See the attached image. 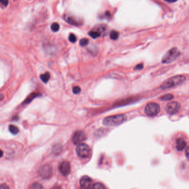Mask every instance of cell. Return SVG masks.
<instances>
[{"instance_id":"cell-1","label":"cell","mask_w":189,"mask_h":189,"mask_svg":"<svg viewBox=\"0 0 189 189\" xmlns=\"http://www.w3.org/2000/svg\"><path fill=\"white\" fill-rule=\"evenodd\" d=\"M186 80V77L184 75H177L168 79L163 83L160 86L162 90H167L179 86Z\"/></svg>"},{"instance_id":"cell-2","label":"cell","mask_w":189,"mask_h":189,"mask_svg":"<svg viewBox=\"0 0 189 189\" xmlns=\"http://www.w3.org/2000/svg\"><path fill=\"white\" fill-rule=\"evenodd\" d=\"M126 120H127V117L124 114H116V115L105 118L103 121V123L105 125L116 126L123 123Z\"/></svg>"},{"instance_id":"cell-3","label":"cell","mask_w":189,"mask_h":189,"mask_svg":"<svg viewBox=\"0 0 189 189\" xmlns=\"http://www.w3.org/2000/svg\"><path fill=\"white\" fill-rule=\"evenodd\" d=\"M180 55V52L176 48H173L170 49L164 55L162 59V62L164 64H169L175 61Z\"/></svg>"},{"instance_id":"cell-4","label":"cell","mask_w":189,"mask_h":189,"mask_svg":"<svg viewBox=\"0 0 189 189\" xmlns=\"http://www.w3.org/2000/svg\"><path fill=\"white\" fill-rule=\"evenodd\" d=\"M76 153L78 156L81 158H87L91 154V149L87 144L81 143L77 146Z\"/></svg>"},{"instance_id":"cell-5","label":"cell","mask_w":189,"mask_h":189,"mask_svg":"<svg viewBox=\"0 0 189 189\" xmlns=\"http://www.w3.org/2000/svg\"><path fill=\"white\" fill-rule=\"evenodd\" d=\"M160 107L159 104L155 102H150L147 104L145 108V112L147 116L154 117L159 114Z\"/></svg>"},{"instance_id":"cell-6","label":"cell","mask_w":189,"mask_h":189,"mask_svg":"<svg viewBox=\"0 0 189 189\" xmlns=\"http://www.w3.org/2000/svg\"><path fill=\"white\" fill-rule=\"evenodd\" d=\"M40 176L44 179H48L53 175L52 166L50 164L42 165L39 169Z\"/></svg>"},{"instance_id":"cell-7","label":"cell","mask_w":189,"mask_h":189,"mask_svg":"<svg viewBox=\"0 0 189 189\" xmlns=\"http://www.w3.org/2000/svg\"><path fill=\"white\" fill-rule=\"evenodd\" d=\"M87 137L84 132L81 131H76L72 137V141L74 144H80L86 139Z\"/></svg>"},{"instance_id":"cell-8","label":"cell","mask_w":189,"mask_h":189,"mask_svg":"<svg viewBox=\"0 0 189 189\" xmlns=\"http://www.w3.org/2000/svg\"><path fill=\"white\" fill-rule=\"evenodd\" d=\"M180 109V105L177 102H171L168 103L165 107V110L169 114H175L179 111Z\"/></svg>"},{"instance_id":"cell-9","label":"cell","mask_w":189,"mask_h":189,"mask_svg":"<svg viewBox=\"0 0 189 189\" xmlns=\"http://www.w3.org/2000/svg\"><path fill=\"white\" fill-rule=\"evenodd\" d=\"M80 185L83 189H92L93 184V180L88 176H83L80 179Z\"/></svg>"},{"instance_id":"cell-10","label":"cell","mask_w":189,"mask_h":189,"mask_svg":"<svg viewBox=\"0 0 189 189\" xmlns=\"http://www.w3.org/2000/svg\"><path fill=\"white\" fill-rule=\"evenodd\" d=\"M59 169L63 175L68 176L71 171V167L69 162L68 161H62L59 166Z\"/></svg>"},{"instance_id":"cell-11","label":"cell","mask_w":189,"mask_h":189,"mask_svg":"<svg viewBox=\"0 0 189 189\" xmlns=\"http://www.w3.org/2000/svg\"><path fill=\"white\" fill-rule=\"evenodd\" d=\"M64 19L69 24L75 25V26L76 25L78 26V25H81L83 22L82 21H81L77 17L72 15H68V14H65L64 16Z\"/></svg>"},{"instance_id":"cell-12","label":"cell","mask_w":189,"mask_h":189,"mask_svg":"<svg viewBox=\"0 0 189 189\" xmlns=\"http://www.w3.org/2000/svg\"><path fill=\"white\" fill-rule=\"evenodd\" d=\"M186 146V142L184 139L179 138L176 143V148L178 151H182Z\"/></svg>"},{"instance_id":"cell-13","label":"cell","mask_w":189,"mask_h":189,"mask_svg":"<svg viewBox=\"0 0 189 189\" xmlns=\"http://www.w3.org/2000/svg\"><path fill=\"white\" fill-rule=\"evenodd\" d=\"M88 34H89V36H91L92 37V38L95 39V38H98V37H99L100 35H101V33L99 31H98V30H97V29H95V30L91 31V32H89Z\"/></svg>"},{"instance_id":"cell-14","label":"cell","mask_w":189,"mask_h":189,"mask_svg":"<svg viewBox=\"0 0 189 189\" xmlns=\"http://www.w3.org/2000/svg\"><path fill=\"white\" fill-rule=\"evenodd\" d=\"M9 131L13 134H17L19 132V129L14 125L11 124L9 126Z\"/></svg>"},{"instance_id":"cell-15","label":"cell","mask_w":189,"mask_h":189,"mask_svg":"<svg viewBox=\"0 0 189 189\" xmlns=\"http://www.w3.org/2000/svg\"><path fill=\"white\" fill-rule=\"evenodd\" d=\"M50 75L48 72H47L45 74H42V75L40 76V79H41L42 81L44 83H47V81H48V80L50 79Z\"/></svg>"},{"instance_id":"cell-16","label":"cell","mask_w":189,"mask_h":189,"mask_svg":"<svg viewBox=\"0 0 189 189\" xmlns=\"http://www.w3.org/2000/svg\"><path fill=\"white\" fill-rule=\"evenodd\" d=\"M62 150V148L60 145H59V144H57V145L54 146V148H53V153L55 155H58L59 154H60L61 153Z\"/></svg>"},{"instance_id":"cell-17","label":"cell","mask_w":189,"mask_h":189,"mask_svg":"<svg viewBox=\"0 0 189 189\" xmlns=\"http://www.w3.org/2000/svg\"><path fill=\"white\" fill-rule=\"evenodd\" d=\"M174 98V96L172 94H166L160 97V99L162 101H169Z\"/></svg>"},{"instance_id":"cell-18","label":"cell","mask_w":189,"mask_h":189,"mask_svg":"<svg viewBox=\"0 0 189 189\" xmlns=\"http://www.w3.org/2000/svg\"><path fill=\"white\" fill-rule=\"evenodd\" d=\"M29 189H43V187L39 183L36 182L32 184L29 186Z\"/></svg>"},{"instance_id":"cell-19","label":"cell","mask_w":189,"mask_h":189,"mask_svg":"<svg viewBox=\"0 0 189 189\" xmlns=\"http://www.w3.org/2000/svg\"><path fill=\"white\" fill-rule=\"evenodd\" d=\"M119 33L116 31H112L110 33V38L112 40H117L119 37Z\"/></svg>"},{"instance_id":"cell-20","label":"cell","mask_w":189,"mask_h":189,"mask_svg":"<svg viewBox=\"0 0 189 189\" xmlns=\"http://www.w3.org/2000/svg\"><path fill=\"white\" fill-rule=\"evenodd\" d=\"M51 28L52 29V31L54 32H56L58 31L59 29H60V25H59L58 23H56V22H55V23L52 24Z\"/></svg>"},{"instance_id":"cell-21","label":"cell","mask_w":189,"mask_h":189,"mask_svg":"<svg viewBox=\"0 0 189 189\" xmlns=\"http://www.w3.org/2000/svg\"><path fill=\"white\" fill-rule=\"evenodd\" d=\"M92 189H105L103 184L101 183H97L93 185Z\"/></svg>"},{"instance_id":"cell-22","label":"cell","mask_w":189,"mask_h":189,"mask_svg":"<svg viewBox=\"0 0 189 189\" xmlns=\"http://www.w3.org/2000/svg\"><path fill=\"white\" fill-rule=\"evenodd\" d=\"M88 43H89V40H88V39H87V38H83V39H81L80 40L79 44H80V45L81 47H84V46H87Z\"/></svg>"},{"instance_id":"cell-23","label":"cell","mask_w":189,"mask_h":189,"mask_svg":"<svg viewBox=\"0 0 189 189\" xmlns=\"http://www.w3.org/2000/svg\"><path fill=\"white\" fill-rule=\"evenodd\" d=\"M69 40L73 43L76 42L77 41V37L74 34H70L69 36Z\"/></svg>"},{"instance_id":"cell-24","label":"cell","mask_w":189,"mask_h":189,"mask_svg":"<svg viewBox=\"0 0 189 189\" xmlns=\"http://www.w3.org/2000/svg\"><path fill=\"white\" fill-rule=\"evenodd\" d=\"M36 96H37L36 94H32V95H31L26 100V101H24V103H29V102H31V100L33 98H35V97H36Z\"/></svg>"},{"instance_id":"cell-25","label":"cell","mask_w":189,"mask_h":189,"mask_svg":"<svg viewBox=\"0 0 189 189\" xmlns=\"http://www.w3.org/2000/svg\"><path fill=\"white\" fill-rule=\"evenodd\" d=\"M80 88L78 86H75L73 88V92L75 94H78L80 92Z\"/></svg>"},{"instance_id":"cell-26","label":"cell","mask_w":189,"mask_h":189,"mask_svg":"<svg viewBox=\"0 0 189 189\" xmlns=\"http://www.w3.org/2000/svg\"><path fill=\"white\" fill-rule=\"evenodd\" d=\"M0 1H1V4L3 6H7V5H8L9 0H0Z\"/></svg>"},{"instance_id":"cell-27","label":"cell","mask_w":189,"mask_h":189,"mask_svg":"<svg viewBox=\"0 0 189 189\" xmlns=\"http://www.w3.org/2000/svg\"><path fill=\"white\" fill-rule=\"evenodd\" d=\"M0 189H10L9 186H7L6 184H2L1 185V186H0Z\"/></svg>"},{"instance_id":"cell-28","label":"cell","mask_w":189,"mask_h":189,"mask_svg":"<svg viewBox=\"0 0 189 189\" xmlns=\"http://www.w3.org/2000/svg\"><path fill=\"white\" fill-rule=\"evenodd\" d=\"M143 68V65L142 64H140L137 65L135 66V70H140V69H142Z\"/></svg>"},{"instance_id":"cell-29","label":"cell","mask_w":189,"mask_h":189,"mask_svg":"<svg viewBox=\"0 0 189 189\" xmlns=\"http://www.w3.org/2000/svg\"><path fill=\"white\" fill-rule=\"evenodd\" d=\"M185 155L187 158L189 159V146L186 148V150H185Z\"/></svg>"},{"instance_id":"cell-30","label":"cell","mask_w":189,"mask_h":189,"mask_svg":"<svg viewBox=\"0 0 189 189\" xmlns=\"http://www.w3.org/2000/svg\"><path fill=\"white\" fill-rule=\"evenodd\" d=\"M51 189H61V187L58 186H55L54 187H53Z\"/></svg>"},{"instance_id":"cell-31","label":"cell","mask_w":189,"mask_h":189,"mask_svg":"<svg viewBox=\"0 0 189 189\" xmlns=\"http://www.w3.org/2000/svg\"><path fill=\"white\" fill-rule=\"evenodd\" d=\"M165 1H167L168 2H175L176 0H165Z\"/></svg>"}]
</instances>
